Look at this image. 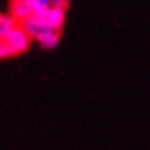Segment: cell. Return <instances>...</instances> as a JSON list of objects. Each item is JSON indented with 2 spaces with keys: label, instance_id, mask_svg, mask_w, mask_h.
Returning <instances> with one entry per match:
<instances>
[{
  "label": "cell",
  "instance_id": "obj_1",
  "mask_svg": "<svg viewBox=\"0 0 150 150\" xmlns=\"http://www.w3.org/2000/svg\"><path fill=\"white\" fill-rule=\"evenodd\" d=\"M29 47V34L22 25L14 26L3 37H0V57L8 58L16 54L25 52Z\"/></svg>",
  "mask_w": 150,
  "mask_h": 150
},
{
  "label": "cell",
  "instance_id": "obj_2",
  "mask_svg": "<svg viewBox=\"0 0 150 150\" xmlns=\"http://www.w3.org/2000/svg\"><path fill=\"white\" fill-rule=\"evenodd\" d=\"M34 16H37L42 23L45 25V28L47 31H60V28L63 26L64 22V9H60L57 6H47L43 11L35 12Z\"/></svg>",
  "mask_w": 150,
  "mask_h": 150
},
{
  "label": "cell",
  "instance_id": "obj_3",
  "mask_svg": "<svg viewBox=\"0 0 150 150\" xmlns=\"http://www.w3.org/2000/svg\"><path fill=\"white\" fill-rule=\"evenodd\" d=\"M11 16L18 23L34 16V9L31 5V0H11Z\"/></svg>",
  "mask_w": 150,
  "mask_h": 150
},
{
  "label": "cell",
  "instance_id": "obj_4",
  "mask_svg": "<svg viewBox=\"0 0 150 150\" xmlns=\"http://www.w3.org/2000/svg\"><path fill=\"white\" fill-rule=\"evenodd\" d=\"M35 38L38 40V43L42 45L45 49H51V47L58 45L60 34H58V31H45Z\"/></svg>",
  "mask_w": 150,
  "mask_h": 150
},
{
  "label": "cell",
  "instance_id": "obj_5",
  "mask_svg": "<svg viewBox=\"0 0 150 150\" xmlns=\"http://www.w3.org/2000/svg\"><path fill=\"white\" fill-rule=\"evenodd\" d=\"M18 22L12 16H0V37H3L8 31H11Z\"/></svg>",
  "mask_w": 150,
  "mask_h": 150
},
{
  "label": "cell",
  "instance_id": "obj_6",
  "mask_svg": "<svg viewBox=\"0 0 150 150\" xmlns=\"http://www.w3.org/2000/svg\"><path fill=\"white\" fill-rule=\"evenodd\" d=\"M52 6H57L60 9L67 8V0H52Z\"/></svg>",
  "mask_w": 150,
  "mask_h": 150
},
{
  "label": "cell",
  "instance_id": "obj_7",
  "mask_svg": "<svg viewBox=\"0 0 150 150\" xmlns=\"http://www.w3.org/2000/svg\"><path fill=\"white\" fill-rule=\"evenodd\" d=\"M38 2H42V3L46 5V6H51V5H52V0H38Z\"/></svg>",
  "mask_w": 150,
  "mask_h": 150
}]
</instances>
